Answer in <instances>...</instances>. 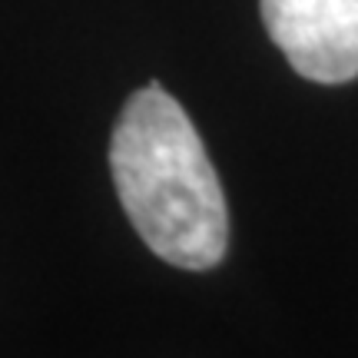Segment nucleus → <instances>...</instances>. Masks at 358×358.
Returning <instances> with one entry per match:
<instances>
[{
  "label": "nucleus",
  "mask_w": 358,
  "mask_h": 358,
  "mask_svg": "<svg viewBox=\"0 0 358 358\" xmlns=\"http://www.w3.org/2000/svg\"><path fill=\"white\" fill-rule=\"evenodd\" d=\"M110 169L120 206L156 256L203 272L229 249V209L186 110L159 83L136 90L116 120Z\"/></svg>",
  "instance_id": "obj_1"
},
{
  "label": "nucleus",
  "mask_w": 358,
  "mask_h": 358,
  "mask_svg": "<svg viewBox=\"0 0 358 358\" xmlns=\"http://www.w3.org/2000/svg\"><path fill=\"white\" fill-rule=\"evenodd\" d=\"M259 13L299 77L329 87L358 77V0H259Z\"/></svg>",
  "instance_id": "obj_2"
}]
</instances>
